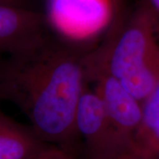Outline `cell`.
<instances>
[{
    "mask_svg": "<svg viewBox=\"0 0 159 159\" xmlns=\"http://www.w3.org/2000/svg\"><path fill=\"white\" fill-rule=\"evenodd\" d=\"M88 50L52 32L26 51L0 54V100L17 106L42 141L72 155L80 140L76 109L89 84Z\"/></svg>",
    "mask_w": 159,
    "mask_h": 159,
    "instance_id": "cell-1",
    "label": "cell"
},
{
    "mask_svg": "<svg viewBox=\"0 0 159 159\" xmlns=\"http://www.w3.org/2000/svg\"><path fill=\"white\" fill-rule=\"evenodd\" d=\"M158 38L153 12L141 0L85 52L88 81L93 74H107L143 102L159 80Z\"/></svg>",
    "mask_w": 159,
    "mask_h": 159,
    "instance_id": "cell-2",
    "label": "cell"
},
{
    "mask_svg": "<svg viewBox=\"0 0 159 159\" xmlns=\"http://www.w3.org/2000/svg\"><path fill=\"white\" fill-rule=\"evenodd\" d=\"M51 30L66 40L89 47L125 13V0H46ZM98 41V42H99Z\"/></svg>",
    "mask_w": 159,
    "mask_h": 159,
    "instance_id": "cell-3",
    "label": "cell"
},
{
    "mask_svg": "<svg viewBox=\"0 0 159 159\" xmlns=\"http://www.w3.org/2000/svg\"><path fill=\"white\" fill-rule=\"evenodd\" d=\"M75 123L89 159H119L130 152L120 142L101 98L89 84L80 97Z\"/></svg>",
    "mask_w": 159,
    "mask_h": 159,
    "instance_id": "cell-4",
    "label": "cell"
},
{
    "mask_svg": "<svg viewBox=\"0 0 159 159\" xmlns=\"http://www.w3.org/2000/svg\"><path fill=\"white\" fill-rule=\"evenodd\" d=\"M102 100L115 133L125 148L132 150L142 122V102L112 77L96 74L89 78Z\"/></svg>",
    "mask_w": 159,
    "mask_h": 159,
    "instance_id": "cell-5",
    "label": "cell"
},
{
    "mask_svg": "<svg viewBox=\"0 0 159 159\" xmlns=\"http://www.w3.org/2000/svg\"><path fill=\"white\" fill-rule=\"evenodd\" d=\"M44 12L38 9L0 6V54H14L51 34Z\"/></svg>",
    "mask_w": 159,
    "mask_h": 159,
    "instance_id": "cell-6",
    "label": "cell"
},
{
    "mask_svg": "<svg viewBox=\"0 0 159 159\" xmlns=\"http://www.w3.org/2000/svg\"><path fill=\"white\" fill-rule=\"evenodd\" d=\"M30 125L0 111V159H34L49 148Z\"/></svg>",
    "mask_w": 159,
    "mask_h": 159,
    "instance_id": "cell-7",
    "label": "cell"
},
{
    "mask_svg": "<svg viewBox=\"0 0 159 159\" xmlns=\"http://www.w3.org/2000/svg\"><path fill=\"white\" fill-rule=\"evenodd\" d=\"M142 122L135 138V146L159 151V80L142 102Z\"/></svg>",
    "mask_w": 159,
    "mask_h": 159,
    "instance_id": "cell-8",
    "label": "cell"
},
{
    "mask_svg": "<svg viewBox=\"0 0 159 159\" xmlns=\"http://www.w3.org/2000/svg\"><path fill=\"white\" fill-rule=\"evenodd\" d=\"M125 159H159V151L147 147L134 146Z\"/></svg>",
    "mask_w": 159,
    "mask_h": 159,
    "instance_id": "cell-9",
    "label": "cell"
},
{
    "mask_svg": "<svg viewBox=\"0 0 159 159\" xmlns=\"http://www.w3.org/2000/svg\"><path fill=\"white\" fill-rule=\"evenodd\" d=\"M34 159H76L74 155L68 153L62 148L56 146H50L49 148Z\"/></svg>",
    "mask_w": 159,
    "mask_h": 159,
    "instance_id": "cell-10",
    "label": "cell"
},
{
    "mask_svg": "<svg viewBox=\"0 0 159 159\" xmlns=\"http://www.w3.org/2000/svg\"><path fill=\"white\" fill-rule=\"evenodd\" d=\"M0 6H14L28 9H37L33 0H0Z\"/></svg>",
    "mask_w": 159,
    "mask_h": 159,
    "instance_id": "cell-11",
    "label": "cell"
},
{
    "mask_svg": "<svg viewBox=\"0 0 159 159\" xmlns=\"http://www.w3.org/2000/svg\"><path fill=\"white\" fill-rule=\"evenodd\" d=\"M146 2L148 3V5L153 12L154 17L156 20L157 34L159 36V0H146Z\"/></svg>",
    "mask_w": 159,
    "mask_h": 159,
    "instance_id": "cell-12",
    "label": "cell"
},
{
    "mask_svg": "<svg viewBox=\"0 0 159 159\" xmlns=\"http://www.w3.org/2000/svg\"><path fill=\"white\" fill-rule=\"evenodd\" d=\"M125 157H120V158H119V159H125Z\"/></svg>",
    "mask_w": 159,
    "mask_h": 159,
    "instance_id": "cell-13",
    "label": "cell"
}]
</instances>
